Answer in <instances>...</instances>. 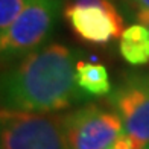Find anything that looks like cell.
Masks as SVG:
<instances>
[{"label":"cell","mask_w":149,"mask_h":149,"mask_svg":"<svg viewBox=\"0 0 149 149\" xmlns=\"http://www.w3.org/2000/svg\"><path fill=\"white\" fill-rule=\"evenodd\" d=\"M76 52L50 43L5 70L2 110L56 113L90 99L76 85Z\"/></svg>","instance_id":"6da1fadb"},{"label":"cell","mask_w":149,"mask_h":149,"mask_svg":"<svg viewBox=\"0 0 149 149\" xmlns=\"http://www.w3.org/2000/svg\"><path fill=\"white\" fill-rule=\"evenodd\" d=\"M63 0H24V8L12 26L0 33L2 63H17L46 46L55 31Z\"/></svg>","instance_id":"7a4b0ae2"},{"label":"cell","mask_w":149,"mask_h":149,"mask_svg":"<svg viewBox=\"0 0 149 149\" xmlns=\"http://www.w3.org/2000/svg\"><path fill=\"white\" fill-rule=\"evenodd\" d=\"M2 149H69L64 116L2 110Z\"/></svg>","instance_id":"3957f363"},{"label":"cell","mask_w":149,"mask_h":149,"mask_svg":"<svg viewBox=\"0 0 149 149\" xmlns=\"http://www.w3.org/2000/svg\"><path fill=\"white\" fill-rule=\"evenodd\" d=\"M64 130L69 149H105L125 132L119 114L100 104L64 114Z\"/></svg>","instance_id":"277c9868"},{"label":"cell","mask_w":149,"mask_h":149,"mask_svg":"<svg viewBox=\"0 0 149 149\" xmlns=\"http://www.w3.org/2000/svg\"><path fill=\"white\" fill-rule=\"evenodd\" d=\"M108 104L119 114L123 131L149 145V73H134L110 93Z\"/></svg>","instance_id":"5b68a950"},{"label":"cell","mask_w":149,"mask_h":149,"mask_svg":"<svg viewBox=\"0 0 149 149\" xmlns=\"http://www.w3.org/2000/svg\"><path fill=\"white\" fill-rule=\"evenodd\" d=\"M63 14L72 32L88 44L107 46L120 38L125 31L119 9L65 5Z\"/></svg>","instance_id":"8992f818"},{"label":"cell","mask_w":149,"mask_h":149,"mask_svg":"<svg viewBox=\"0 0 149 149\" xmlns=\"http://www.w3.org/2000/svg\"><path fill=\"white\" fill-rule=\"evenodd\" d=\"M119 52L128 64L134 67L149 63V29L145 24H131L123 31Z\"/></svg>","instance_id":"52a82bcc"},{"label":"cell","mask_w":149,"mask_h":149,"mask_svg":"<svg viewBox=\"0 0 149 149\" xmlns=\"http://www.w3.org/2000/svg\"><path fill=\"white\" fill-rule=\"evenodd\" d=\"M76 85L88 97L107 96L111 93V81L108 70L104 64L91 61H78L76 63Z\"/></svg>","instance_id":"ba28073f"},{"label":"cell","mask_w":149,"mask_h":149,"mask_svg":"<svg viewBox=\"0 0 149 149\" xmlns=\"http://www.w3.org/2000/svg\"><path fill=\"white\" fill-rule=\"evenodd\" d=\"M24 8V0H0V33H5L18 18Z\"/></svg>","instance_id":"9c48e42d"},{"label":"cell","mask_w":149,"mask_h":149,"mask_svg":"<svg viewBox=\"0 0 149 149\" xmlns=\"http://www.w3.org/2000/svg\"><path fill=\"white\" fill-rule=\"evenodd\" d=\"M145 148H146V145L140 143L139 140H135L134 137H131L130 134L123 132L113 145H110L105 149H145Z\"/></svg>","instance_id":"30bf717a"},{"label":"cell","mask_w":149,"mask_h":149,"mask_svg":"<svg viewBox=\"0 0 149 149\" xmlns=\"http://www.w3.org/2000/svg\"><path fill=\"white\" fill-rule=\"evenodd\" d=\"M135 18H137L141 24H145L146 28L149 29V11H141V9H139L137 12H135Z\"/></svg>","instance_id":"8fae6325"},{"label":"cell","mask_w":149,"mask_h":149,"mask_svg":"<svg viewBox=\"0 0 149 149\" xmlns=\"http://www.w3.org/2000/svg\"><path fill=\"white\" fill-rule=\"evenodd\" d=\"M130 2L134 8L141 9V11H149V0H126Z\"/></svg>","instance_id":"7c38bea8"},{"label":"cell","mask_w":149,"mask_h":149,"mask_svg":"<svg viewBox=\"0 0 149 149\" xmlns=\"http://www.w3.org/2000/svg\"><path fill=\"white\" fill-rule=\"evenodd\" d=\"M145 149H149V145H148V146H146V148H145Z\"/></svg>","instance_id":"4fadbf2b"}]
</instances>
